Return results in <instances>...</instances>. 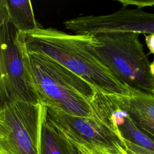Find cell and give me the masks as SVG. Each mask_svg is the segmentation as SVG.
Listing matches in <instances>:
<instances>
[{
    "mask_svg": "<svg viewBox=\"0 0 154 154\" xmlns=\"http://www.w3.org/2000/svg\"><path fill=\"white\" fill-rule=\"evenodd\" d=\"M90 35V33L72 34L39 26L25 33V45L28 52L49 57L103 94L129 96L132 91L88 49Z\"/></svg>",
    "mask_w": 154,
    "mask_h": 154,
    "instance_id": "obj_1",
    "label": "cell"
},
{
    "mask_svg": "<svg viewBox=\"0 0 154 154\" xmlns=\"http://www.w3.org/2000/svg\"><path fill=\"white\" fill-rule=\"evenodd\" d=\"M24 66L39 102L46 107L100 120L93 102L98 91L93 85L44 54L23 52Z\"/></svg>",
    "mask_w": 154,
    "mask_h": 154,
    "instance_id": "obj_2",
    "label": "cell"
},
{
    "mask_svg": "<svg viewBox=\"0 0 154 154\" xmlns=\"http://www.w3.org/2000/svg\"><path fill=\"white\" fill-rule=\"evenodd\" d=\"M140 34L116 32L91 35L88 49L132 91L154 96V76Z\"/></svg>",
    "mask_w": 154,
    "mask_h": 154,
    "instance_id": "obj_3",
    "label": "cell"
},
{
    "mask_svg": "<svg viewBox=\"0 0 154 154\" xmlns=\"http://www.w3.org/2000/svg\"><path fill=\"white\" fill-rule=\"evenodd\" d=\"M25 33L10 22L0 26V111L16 100L40 103L24 66Z\"/></svg>",
    "mask_w": 154,
    "mask_h": 154,
    "instance_id": "obj_4",
    "label": "cell"
},
{
    "mask_svg": "<svg viewBox=\"0 0 154 154\" xmlns=\"http://www.w3.org/2000/svg\"><path fill=\"white\" fill-rule=\"evenodd\" d=\"M46 107L16 100L0 111V149L5 154H40L42 125Z\"/></svg>",
    "mask_w": 154,
    "mask_h": 154,
    "instance_id": "obj_5",
    "label": "cell"
},
{
    "mask_svg": "<svg viewBox=\"0 0 154 154\" xmlns=\"http://www.w3.org/2000/svg\"><path fill=\"white\" fill-rule=\"evenodd\" d=\"M46 117L79 154H124L120 134L105 122L46 107Z\"/></svg>",
    "mask_w": 154,
    "mask_h": 154,
    "instance_id": "obj_6",
    "label": "cell"
},
{
    "mask_svg": "<svg viewBox=\"0 0 154 154\" xmlns=\"http://www.w3.org/2000/svg\"><path fill=\"white\" fill-rule=\"evenodd\" d=\"M112 99L137 128L154 142V96L132 91L129 96H112Z\"/></svg>",
    "mask_w": 154,
    "mask_h": 154,
    "instance_id": "obj_7",
    "label": "cell"
},
{
    "mask_svg": "<svg viewBox=\"0 0 154 154\" xmlns=\"http://www.w3.org/2000/svg\"><path fill=\"white\" fill-rule=\"evenodd\" d=\"M40 154H79L50 122L46 114L42 125Z\"/></svg>",
    "mask_w": 154,
    "mask_h": 154,
    "instance_id": "obj_8",
    "label": "cell"
},
{
    "mask_svg": "<svg viewBox=\"0 0 154 154\" xmlns=\"http://www.w3.org/2000/svg\"><path fill=\"white\" fill-rule=\"evenodd\" d=\"M6 3L8 22L12 23L18 31L26 33L40 26L35 20L30 1L6 0Z\"/></svg>",
    "mask_w": 154,
    "mask_h": 154,
    "instance_id": "obj_9",
    "label": "cell"
},
{
    "mask_svg": "<svg viewBox=\"0 0 154 154\" xmlns=\"http://www.w3.org/2000/svg\"><path fill=\"white\" fill-rule=\"evenodd\" d=\"M8 19L6 0H0V26L8 22Z\"/></svg>",
    "mask_w": 154,
    "mask_h": 154,
    "instance_id": "obj_10",
    "label": "cell"
},
{
    "mask_svg": "<svg viewBox=\"0 0 154 154\" xmlns=\"http://www.w3.org/2000/svg\"><path fill=\"white\" fill-rule=\"evenodd\" d=\"M146 45L150 52L154 54V34L145 35Z\"/></svg>",
    "mask_w": 154,
    "mask_h": 154,
    "instance_id": "obj_11",
    "label": "cell"
},
{
    "mask_svg": "<svg viewBox=\"0 0 154 154\" xmlns=\"http://www.w3.org/2000/svg\"><path fill=\"white\" fill-rule=\"evenodd\" d=\"M129 144L131 145V146L134 149H135L136 150H137L138 152H139L140 153H142V154H154V151H152V150H147V149H146L144 148H143L141 147H140L138 146H137L135 144H134L133 143L129 142Z\"/></svg>",
    "mask_w": 154,
    "mask_h": 154,
    "instance_id": "obj_12",
    "label": "cell"
},
{
    "mask_svg": "<svg viewBox=\"0 0 154 154\" xmlns=\"http://www.w3.org/2000/svg\"><path fill=\"white\" fill-rule=\"evenodd\" d=\"M150 69H151L152 73V75H153V76H154V60L153 61L152 63H151V64H150Z\"/></svg>",
    "mask_w": 154,
    "mask_h": 154,
    "instance_id": "obj_13",
    "label": "cell"
},
{
    "mask_svg": "<svg viewBox=\"0 0 154 154\" xmlns=\"http://www.w3.org/2000/svg\"><path fill=\"white\" fill-rule=\"evenodd\" d=\"M0 154H5V153L4 152L0 149Z\"/></svg>",
    "mask_w": 154,
    "mask_h": 154,
    "instance_id": "obj_14",
    "label": "cell"
}]
</instances>
